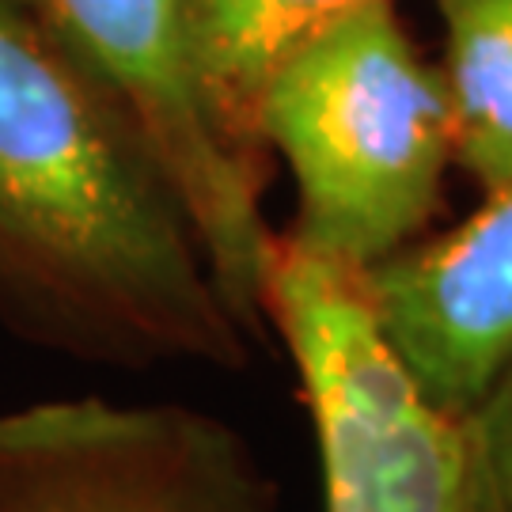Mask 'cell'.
<instances>
[{
    "label": "cell",
    "mask_w": 512,
    "mask_h": 512,
    "mask_svg": "<svg viewBox=\"0 0 512 512\" xmlns=\"http://www.w3.org/2000/svg\"><path fill=\"white\" fill-rule=\"evenodd\" d=\"M0 327L122 372H243L255 353L145 133L12 0H0Z\"/></svg>",
    "instance_id": "obj_1"
},
{
    "label": "cell",
    "mask_w": 512,
    "mask_h": 512,
    "mask_svg": "<svg viewBox=\"0 0 512 512\" xmlns=\"http://www.w3.org/2000/svg\"><path fill=\"white\" fill-rule=\"evenodd\" d=\"M262 152L296 186L300 247L353 270L421 236L452 164V99L391 0H365L311 31L255 103Z\"/></svg>",
    "instance_id": "obj_2"
},
{
    "label": "cell",
    "mask_w": 512,
    "mask_h": 512,
    "mask_svg": "<svg viewBox=\"0 0 512 512\" xmlns=\"http://www.w3.org/2000/svg\"><path fill=\"white\" fill-rule=\"evenodd\" d=\"M262 319L308 406L323 512H456L459 418L429 403L380 330L361 270L277 236Z\"/></svg>",
    "instance_id": "obj_3"
},
{
    "label": "cell",
    "mask_w": 512,
    "mask_h": 512,
    "mask_svg": "<svg viewBox=\"0 0 512 512\" xmlns=\"http://www.w3.org/2000/svg\"><path fill=\"white\" fill-rule=\"evenodd\" d=\"M88 69L145 133L198 228L236 319L262 342V277L277 232L262 213L266 167L220 137L190 69L179 0H12Z\"/></svg>",
    "instance_id": "obj_4"
},
{
    "label": "cell",
    "mask_w": 512,
    "mask_h": 512,
    "mask_svg": "<svg viewBox=\"0 0 512 512\" xmlns=\"http://www.w3.org/2000/svg\"><path fill=\"white\" fill-rule=\"evenodd\" d=\"M0 512H281L236 425L107 395L0 410Z\"/></svg>",
    "instance_id": "obj_5"
},
{
    "label": "cell",
    "mask_w": 512,
    "mask_h": 512,
    "mask_svg": "<svg viewBox=\"0 0 512 512\" xmlns=\"http://www.w3.org/2000/svg\"><path fill=\"white\" fill-rule=\"evenodd\" d=\"M361 281L418 391L463 418L512 368V183L452 232L372 262Z\"/></svg>",
    "instance_id": "obj_6"
},
{
    "label": "cell",
    "mask_w": 512,
    "mask_h": 512,
    "mask_svg": "<svg viewBox=\"0 0 512 512\" xmlns=\"http://www.w3.org/2000/svg\"><path fill=\"white\" fill-rule=\"evenodd\" d=\"M190 69L220 137L266 167L255 103L274 65L311 31L365 0H179Z\"/></svg>",
    "instance_id": "obj_7"
},
{
    "label": "cell",
    "mask_w": 512,
    "mask_h": 512,
    "mask_svg": "<svg viewBox=\"0 0 512 512\" xmlns=\"http://www.w3.org/2000/svg\"><path fill=\"white\" fill-rule=\"evenodd\" d=\"M444 23L452 160L482 194L512 183V0H433Z\"/></svg>",
    "instance_id": "obj_8"
},
{
    "label": "cell",
    "mask_w": 512,
    "mask_h": 512,
    "mask_svg": "<svg viewBox=\"0 0 512 512\" xmlns=\"http://www.w3.org/2000/svg\"><path fill=\"white\" fill-rule=\"evenodd\" d=\"M463 475L456 512H512V368L459 418Z\"/></svg>",
    "instance_id": "obj_9"
}]
</instances>
